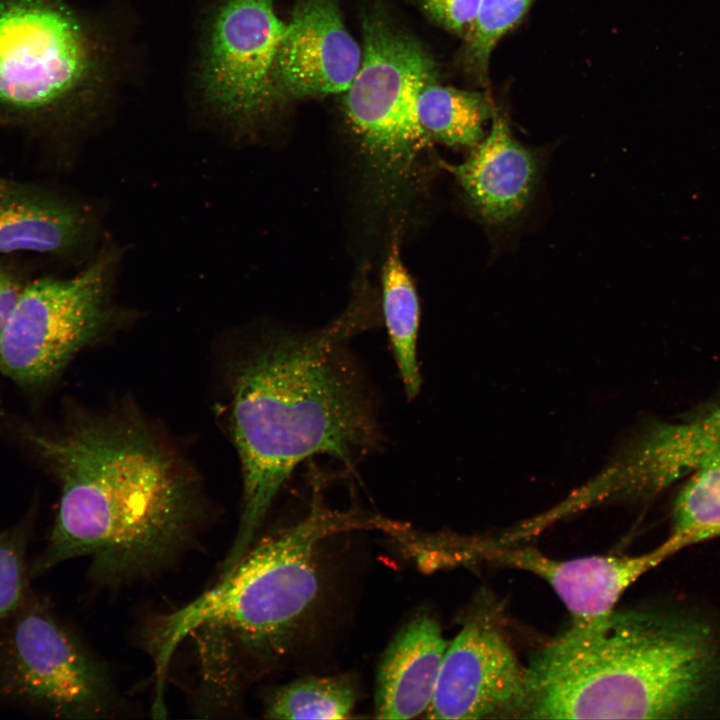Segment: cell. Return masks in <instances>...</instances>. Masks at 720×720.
<instances>
[{
  "instance_id": "1",
  "label": "cell",
  "mask_w": 720,
  "mask_h": 720,
  "mask_svg": "<svg viewBox=\"0 0 720 720\" xmlns=\"http://www.w3.org/2000/svg\"><path fill=\"white\" fill-rule=\"evenodd\" d=\"M21 434L60 490L33 579L88 558L91 578L121 586L168 568L193 544L204 517L198 481L140 416H78L57 432Z\"/></svg>"
},
{
  "instance_id": "2",
  "label": "cell",
  "mask_w": 720,
  "mask_h": 720,
  "mask_svg": "<svg viewBox=\"0 0 720 720\" xmlns=\"http://www.w3.org/2000/svg\"><path fill=\"white\" fill-rule=\"evenodd\" d=\"M363 320L360 308L352 307L316 331H272L232 361L229 422L243 496L223 571L253 544L300 463L328 455L353 469L378 447L375 401L349 344Z\"/></svg>"
},
{
  "instance_id": "3",
  "label": "cell",
  "mask_w": 720,
  "mask_h": 720,
  "mask_svg": "<svg viewBox=\"0 0 720 720\" xmlns=\"http://www.w3.org/2000/svg\"><path fill=\"white\" fill-rule=\"evenodd\" d=\"M387 523L362 512L332 510L314 494L300 520L255 540L212 587L153 620L146 644L155 685L165 686L174 653L193 638L204 698L231 703L248 673L288 655L311 620L323 587L319 544L343 531Z\"/></svg>"
},
{
  "instance_id": "4",
  "label": "cell",
  "mask_w": 720,
  "mask_h": 720,
  "mask_svg": "<svg viewBox=\"0 0 720 720\" xmlns=\"http://www.w3.org/2000/svg\"><path fill=\"white\" fill-rule=\"evenodd\" d=\"M525 671L514 718H686L719 688L720 646L702 620L614 609L572 620Z\"/></svg>"
},
{
  "instance_id": "5",
  "label": "cell",
  "mask_w": 720,
  "mask_h": 720,
  "mask_svg": "<svg viewBox=\"0 0 720 720\" xmlns=\"http://www.w3.org/2000/svg\"><path fill=\"white\" fill-rule=\"evenodd\" d=\"M103 40L63 0H0V125L45 128L89 108L108 81Z\"/></svg>"
},
{
  "instance_id": "6",
  "label": "cell",
  "mask_w": 720,
  "mask_h": 720,
  "mask_svg": "<svg viewBox=\"0 0 720 720\" xmlns=\"http://www.w3.org/2000/svg\"><path fill=\"white\" fill-rule=\"evenodd\" d=\"M362 32V59L342 93L343 112L376 194L392 202L408 188L431 142L419 124L416 103L438 71L424 46L384 12L368 13Z\"/></svg>"
},
{
  "instance_id": "7",
  "label": "cell",
  "mask_w": 720,
  "mask_h": 720,
  "mask_svg": "<svg viewBox=\"0 0 720 720\" xmlns=\"http://www.w3.org/2000/svg\"><path fill=\"white\" fill-rule=\"evenodd\" d=\"M0 707L57 719L120 711L107 667L34 589L0 627Z\"/></svg>"
},
{
  "instance_id": "8",
  "label": "cell",
  "mask_w": 720,
  "mask_h": 720,
  "mask_svg": "<svg viewBox=\"0 0 720 720\" xmlns=\"http://www.w3.org/2000/svg\"><path fill=\"white\" fill-rule=\"evenodd\" d=\"M111 266L103 255L72 277L26 282L0 335V374L39 389L104 336L114 323L107 297Z\"/></svg>"
},
{
  "instance_id": "9",
  "label": "cell",
  "mask_w": 720,
  "mask_h": 720,
  "mask_svg": "<svg viewBox=\"0 0 720 720\" xmlns=\"http://www.w3.org/2000/svg\"><path fill=\"white\" fill-rule=\"evenodd\" d=\"M284 23L273 0H221L208 19L200 88L223 116L248 122L276 104L273 67Z\"/></svg>"
},
{
  "instance_id": "10",
  "label": "cell",
  "mask_w": 720,
  "mask_h": 720,
  "mask_svg": "<svg viewBox=\"0 0 720 720\" xmlns=\"http://www.w3.org/2000/svg\"><path fill=\"white\" fill-rule=\"evenodd\" d=\"M525 675L496 616L479 607L448 643L426 718H514Z\"/></svg>"
},
{
  "instance_id": "11",
  "label": "cell",
  "mask_w": 720,
  "mask_h": 720,
  "mask_svg": "<svg viewBox=\"0 0 720 720\" xmlns=\"http://www.w3.org/2000/svg\"><path fill=\"white\" fill-rule=\"evenodd\" d=\"M361 59L337 0H297L274 60L276 103L342 94Z\"/></svg>"
},
{
  "instance_id": "12",
  "label": "cell",
  "mask_w": 720,
  "mask_h": 720,
  "mask_svg": "<svg viewBox=\"0 0 720 720\" xmlns=\"http://www.w3.org/2000/svg\"><path fill=\"white\" fill-rule=\"evenodd\" d=\"M681 550L670 537L652 551L633 556H587L568 560L537 549L495 540L473 542L474 560H487L527 571L544 580L573 621H587L615 609L622 594L642 575Z\"/></svg>"
},
{
  "instance_id": "13",
  "label": "cell",
  "mask_w": 720,
  "mask_h": 720,
  "mask_svg": "<svg viewBox=\"0 0 720 720\" xmlns=\"http://www.w3.org/2000/svg\"><path fill=\"white\" fill-rule=\"evenodd\" d=\"M466 159L446 165L469 209L491 233L511 230L530 207L543 172L544 153L525 146L495 110L487 136Z\"/></svg>"
},
{
  "instance_id": "14",
  "label": "cell",
  "mask_w": 720,
  "mask_h": 720,
  "mask_svg": "<svg viewBox=\"0 0 720 720\" xmlns=\"http://www.w3.org/2000/svg\"><path fill=\"white\" fill-rule=\"evenodd\" d=\"M87 212L50 189L0 176V254L65 256L88 238Z\"/></svg>"
},
{
  "instance_id": "15",
  "label": "cell",
  "mask_w": 720,
  "mask_h": 720,
  "mask_svg": "<svg viewBox=\"0 0 720 720\" xmlns=\"http://www.w3.org/2000/svg\"><path fill=\"white\" fill-rule=\"evenodd\" d=\"M448 643L438 622L419 614L386 647L376 676L374 712L379 719H411L426 713Z\"/></svg>"
},
{
  "instance_id": "16",
  "label": "cell",
  "mask_w": 720,
  "mask_h": 720,
  "mask_svg": "<svg viewBox=\"0 0 720 720\" xmlns=\"http://www.w3.org/2000/svg\"><path fill=\"white\" fill-rule=\"evenodd\" d=\"M720 459V406L685 422L647 431L621 462L634 498H649L700 467Z\"/></svg>"
},
{
  "instance_id": "17",
  "label": "cell",
  "mask_w": 720,
  "mask_h": 720,
  "mask_svg": "<svg viewBox=\"0 0 720 720\" xmlns=\"http://www.w3.org/2000/svg\"><path fill=\"white\" fill-rule=\"evenodd\" d=\"M382 312L391 351L406 396L413 400L420 392L418 363L420 302L413 279L403 263L395 236L382 269Z\"/></svg>"
},
{
  "instance_id": "18",
  "label": "cell",
  "mask_w": 720,
  "mask_h": 720,
  "mask_svg": "<svg viewBox=\"0 0 720 720\" xmlns=\"http://www.w3.org/2000/svg\"><path fill=\"white\" fill-rule=\"evenodd\" d=\"M419 124L432 142L472 148L484 137V126L494 109L487 97L474 91L444 86L433 80L417 97Z\"/></svg>"
},
{
  "instance_id": "19",
  "label": "cell",
  "mask_w": 720,
  "mask_h": 720,
  "mask_svg": "<svg viewBox=\"0 0 720 720\" xmlns=\"http://www.w3.org/2000/svg\"><path fill=\"white\" fill-rule=\"evenodd\" d=\"M348 675L306 676L272 689L264 700L268 719H346L357 701Z\"/></svg>"
},
{
  "instance_id": "20",
  "label": "cell",
  "mask_w": 720,
  "mask_h": 720,
  "mask_svg": "<svg viewBox=\"0 0 720 720\" xmlns=\"http://www.w3.org/2000/svg\"><path fill=\"white\" fill-rule=\"evenodd\" d=\"M671 537L681 549L720 537V459L689 475L673 506Z\"/></svg>"
},
{
  "instance_id": "21",
  "label": "cell",
  "mask_w": 720,
  "mask_h": 720,
  "mask_svg": "<svg viewBox=\"0 0 720 720\" xmlns=\"http://www.w3.org/2000/svg\"><path fill=\"white\" fill-rule=\"evenodd\" d=\"M34 524L35 509L31 508L21 520L0 529V627L33 590L29 548Z\"/></svg>"
},
{
  "instance_id": "22",
  "label": "cell",
  "mask_w": 720,
  "mask_h": 720,
  "mask_svg": "<svg viewBox=\"0 0 720 720\" xmlns=\"http://www.w3.org/2000/svg\"><path fill=\"white\" fill-rule=\"evenodd\" d=\"M532 0H481L475 22L466 35L463 63L481 81L487 77L491 53L527 12Z\"/></svg>"
},
{
  "instance_id": "23",
  "label": "cell",
  "mask_w": 720,
  "mask_h": 720,
  "mask_svg": "<svg viewBox=\"0 0 720 720\" xmlns=\"http://www.w3.org/2000/svg\"><path fill=\"white\" fill-rule=\"evenodd\" d=\"M434 22L463 38L470 32L481 0H417Z\"/></svg>"
},
{
  "instance_id": "24",
  "label": "cell",
  "mask_w": 720,
  "mask_h": 720,
  "mask_svg": "<svg viewBox=\"0 0 720 720\" xmlns=\"http://www.w3.org/2000/svg\"><path fill=\"white\" fill-rule=\"evenodd\" d=\"M25 283L8 267L0 266V335L21 295Z\"/></svg>"
}]
</instances>
